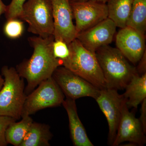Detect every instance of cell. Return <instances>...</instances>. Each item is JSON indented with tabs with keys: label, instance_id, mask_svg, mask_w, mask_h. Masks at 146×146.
Returning <instances> with one entry per match:
<instances>
[{
	"label": "cell",
	"instance_id": "obj_1",
	"mask_svg": "<svg viewBox=\"0 0 146 146\" xmlns=\"http://www.w3.org/2000/svg\"><path fill=\"white\" fill-rule=\"evenodd\" d=\"M28 40L33 48L32 55L17 65L16 69L20 77L27 80V85L25 91L27 95L42 82L52 77L56 69L62 66V61L56 58L53 53L54 36H33Z\"/></svg>",
	"mask_w": 146,
	"mask_h": 146
},
{
	"label": "cell",
	"instance_id": "obj_2",
	"mask_svg": "<svg viewBox=\"0 0 146 146\" xmlns=\"http://www.w3.org/2000/svg\"><path fill=\"white\" fill-rule=\"evenodd\" d=\"M107 88L123 90L137 74L136 68L131 65L117 48L104 46L95 53Z\"/></svg>",
	"mask_w": 146,
	"mask_h": 146
},
{
	"label": "cell",
	"instance_id": "obj_3",
	"mask_svg": "<svg viewBox=\"0 0 146 146\" xmlns=\"http://www.w3.org/2000/svg\"><path fill=\"white\" fill-rule=\"evenodd\" d=\"M70 55L62 66L89 82L100 90L106 88L96 54L85 48L77 39L68 44Z\"/></svg>",
	"mask_w": 146,
	"mask_h": 146
},
{
	"label": "cell",
	"instance_id": "obj_4",
	"mask_svg": "<svg viewBox=\"0 0 146 146\" xmlns=\"http://www.w3.org/2000/svg\"><path fill=\"white\" fill-rule=\"evenodd\" d=\"M1 73L4 82L0 90V115L19 120L27 97L23 78L13 67L3 66Z\"/></svg>",
	"mask_w": 146,
	"mask_h": 146
},
{
	"label": "cell",
	"instance_id": "obj_5",
	"mask_svg": "<svg viewBox=\"0 0 146 146\" xmlns=\"http://www.w3.org/2000/svg\"><path fill=\"white\" fill-rule=\"evenodd\" d=\"M19 19L28 24L29 32L42 38L54 36V23L50 0H27Z\"/></svg>",
	"mask_w": 146,
	"mask_h": 146
},
{
	"label": "cell",
	"instance_id": "obj_6",
	"mask_svg": "<svg viewBox=\"0 0 146 146\" xmlns=\"http://www.w3.org/2000/svg\"><path fill=\"white\" fill-rule=\"evenodd\" d=\"M64 98V94L52 77L42 82L27 96L21 118L30 116L41 110L59 106Z\"/></svg>",
	"mask_w": 146,
	"mask_h": 146
},
{
	"label": "cell",
	"instance_id": "obj_7",
	"mask_svg": "<svg viewBox=\"0 0 146 146\" xmlns=\"http://www.w3.org/2000/svg\"><path fill=\"white\" fill-rule=\"evenodd\" d=\"M66 98L74 100L82 97L96 100L100 90L63 66L58 67L52 76Z\"/></svg>",
	"mask_w": 146,
	"mask_h": 146
},
{
	"label": "cell",
	"instance_id": "obj_8",
	"mask_svg": "<svg viewBox=\"0 0 146 146\" xmlns=\"http://www.w3.org/2000/svg\"><path fill=\"white\" fill-rule=\"evenodd\" d=\"M70 4L77 34L108 18L106 4L92 1H70Z\"/></svg>",
	"mask_w": 146,
	"mask_h": 146
},
{
	"label": "cell",
	"instance_id": "obj_9",
	"mask_svg": "<svg viewBox=\"0 0 146 146\" xmlns=\"http://www.w3.org/2000/svg\"><path fill=\"white\" fill-rule=\"evenodd\" d=\"M96 100L107 119L109 127L108 142L112 145L117 133L123 105L126 99L123 94L118 93V90L106 88L101 89Z\"/></svg>",
	"mask_w": 146,
	"mask_h": 146
},
{
	"label": "cell",
	"instance_id": "obj_10",
	"mask_svg": "<svg viewBox=\"0 0 146 146\" xmlns=\"http://www.w3.org/2000/svg\"><path fill=\"white\" fill-rule=\"evenodd\" d=\"M54 23V40H63L69 44L76 39L72 11L69 0H50Z\"/></svg>",
	"mask_w": 146,
	"mask_h": 146
},
{
	"label": "cell",
	"instance_id": "obj_11",
	"mask_svg": "<svg viewBox=\"0 0 146 146\" xmlns=\"http://www.w3.org/2000/svg\"><path fill=\"white\" fill-rule=\"evenodd\" d=\"M117 27L114 22L108 18L78 33L76 39L85 48L95 54L101 47L111 44Z\"/></svg>",
	"mask_w": 146,
	"mask_h": 146
},
{
	"label": "cell",
	"instance_id": "obj_12",
	"mask_svg": "<svg viewBox=\"0 0 146 146\" xmlns=\"http://www.w3.org/2000/svg\"><path fill=\"white\" fill-rule=\"evenodd\" d=\"M145 135L140 120L129 112L125 101L123 105L117 133L112 145L118 146L128 141L142 146L146 143Z\"/></svg>",
	"mask_w": 146,
	"mask_h": 146
},
{
	"label": "cell",
	"instance_id": "obj_13",
	"mask_svg": "<svg viewBox=\"0 0 146 146\" xmlns=\"http://www.w3.org/2000/svg\"><path fill=\"white\" fill-rule=\"evenodd\" d=\"M145 36L129 27L121 28L116 35L117 48L128 60L136 64L146 51Z\"/></svg>",
	"mask_w": 146,
	"mask_h": 146
},
{
	"label": "cell",
	"instance_id": "obj_14",
	"mask_svg": "<svg viewBox=\"0 0 146 146\" xmlns=\"http://www.w3.org/2000/svg\"><path fill=\"white\" fill-rule=\"evenodd\" d=\"M62 104L68 114L70 133L74 145L94 146L79 117L75 100L66 98Z\"/></svg>",
	"mask_w": 146,
	"mask_h": 146
},
{
	"label": "cell",
	"instance_id": "obj_15",
	"mask_svg": "<svg viewBox=\"0 0 146 146\" xmlns=\"http://www.w3.org/2000/svg\"><path fill=\"white\" fill-rule=\"evenodd\" d=\"M125 89L123 95L127 107L137 108L146 98V73L142 75L137 73L133 76Z\"/></svg>",
	"mask_w": 146,
	"mask_h": 146
},
{
	"label": "cell",
	"instance_id": "obj_16",
	"mask_svg": "<svg viewBox=\"0 0 146 146\" xmlns=\"http://www.w3.org/2000/svg\"><path fill=\"white\" fill-rule=\"evenodd\" d=\"M133 0H108L106 3L108 18L112 20L117 27L127 26Z\"/></svg>",
	"mask_w": 146,
	"mask_h": 146
},
{
	"label": "cell",
	"instance_id": "obj_17",
	"mask_svg": "<svg viewBox=\"0 0 146 146\" xmlns=\"http://www.w3.org/2000/svg\"><path fill=\"white\" fill-rule=\"evenodd\" d=\"M52 136L49 126L33 121L20 146H49Z\"/></svg>",
	"mask_w": 146,
	"mask_h": 146
},
{
	"label": "cell",
	"instance_id": "obj_18",
	"mask_svg": "<svg viewBox=\"0 0 146 146\" xmlns=\"http://www.w3.org/2000/svg\"><path fill=\"white\" fill-rule=\"evenodd\" d=\"M22 118L20 121L11 123L7 129L5 138L7 144L20 146L24 141L33 121L30 116Z\"/></svg>",
	"mask_w": 146,
	"mask_h": 146
},
{
	"label": "cell",
	"instance_id": "obj_19",
	"mask_svg": "<svg viewBox=\"0 0 146 146\" xmlns=\"http://www.w3.org/2000/svg\"><path fill=\"white\" fill-rule=\"evenodd\" d=\"M145 35L146 0H133L127 26Z\"/></svg>",
	"mask_w": 146,
	"mask_h": 146
},
{
	"label": "cell",
	"instance_id": "obj_20",
	"mask_svg": "<svg viewBox=\"0 0 146 146\" xmlns=\"http://www.w3.org/2000/svg\"><path fill=\"white\" fill-rule=\"evenodd\" d=\"M24 31L23 23L18 18L7 20L3 28L4 34L11 39H16L22 36Z\"/></svg>",
	"mask_w": 146,
	"mask_h": 146
},
{
	"label": "cell",
	"instance_id": "obj_21",
	"mask_svg": "<svg viewBox=\"0 0 146 146\" xmlns=\"http://www.w3.org/2000/svg\"><path fill=\"white\" fill-rule=\"evenodd\" d=\"M54 56L62 62L66 60L70 55V49L68 44L61 40H54L52 44Z\"/></svg>",
	"mask_w": 146,
	"mask_h": 146
},
{
	"label": "cell",
	"instance_id": "obj_22",
	"mask_svg": "<svg viewBox=\"0 0 146 146\" xmlns=\"http://www.w3.org/2000/svg\"><path fill=\"white\" fill-rule=\"evenodd\" d=\"M27 0H12L11 2L7 6L5 13L7 20L13 18L19 19L22 12L24 4Z\"/></svg>",
	"mask_w": 146,
	"mask_h": 146
},
{
	"label": "cell",
	"instance_id": "obj_23",
	"mask_svg": "<svg viewBox=\"0 0 146 146\" xmlns=\"http://www.w3.org/2000/svg\"><path fill=\"white\" fill-rule=\"evenodd\" d=\"M16 121L17 120L14 118L0 115V146H6L8 145L6 141V130L10 123Z\"/></svg>",
	"mask_w": 146,
	"mask_h": 146
},
{
	"label": "cell",
	"instance_id": "obj_24",
	"mask_svg": "<svg viewBox=\"0 0 146 146\" xmlns=\"http://www.w3.org/2000/svg\"><path fill=\"white\" fill-rule=\"evenodd\" d=\"M141 109L140 122L145 133H146V98L142 102Z\"/></svg>",
	"mask_w": 146,
	"mask_h": 146
},
{
	"label": "cell",
	"instance_id": "obj_25",
	"mask_svg": "<svg viewBox=\"0 0 146 146\" xmlns=\"http://www.w3.org/2000/svg\"><path fill=\"white\" fill-rule=\"evenodd\" d=\"M138 62V67L136 68V71L139 75H142L146 73V51Z\"/></svg>",
	"mask_w": 146,
	"mask_h": 146
},
{
	"label": "cell",
	"instance_id": "obj_26",
	"mask_svg": "<svg viewBox=\"0 0 146 146\" xmlns=\"http://www.w3.org/2000/svg\"><path fill=\"white\" fill-rule=\"evenodd\" d=\"M7 9V5L3 3L2 0H0V17L3 13H5Z\"/></svg>",
	"mask_w": 146,
	"mask_h": 146
},
{
	"label": "cell",
	"instance_id": "obj_27",
	"mask_svg": "<svg viewBox=\"0 0 146 146\" xmlns=\"http://www.w3.org/2000/svg\"><path fill=\"white\" fill-rule=\"evenodd\" d=\"M70 1H95L98 2L103 3L106 4L108 0H69Z\"/></svg>",
	"mask_w": 146,
	"mask_h": 146
},
{
	"label": "cell",
	"instance_id": "obj_28",
	"mask_svg": "<svg viewBox=\"0 0 146 146\" xmlns=\"http://www.w3.org/2000/svg\"><path fill=\"white\" fill-rule=\"evenodd\" d=\"M4 82V79L3 78L2 76L0 75V90L1 89L2 87L3 84Z\"/></svg>",
	"mask_w": 146,
	"mask_h": 146
}]
</instances>
